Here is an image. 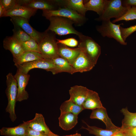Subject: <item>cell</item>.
Masks as SVG:
<instances>
[{
  "instance_id": "obj_26",
  "label": "cell",
  "mask_w": 136,
  "mask_h": 136,
  "mask_svg": "<svg viewBox=\"0 0 136 136\" xmlns=\"http://www.w3.org/2000/svg\"><path fill=\"white\" fill-rule=\"evenodd\" d=\"M60 110V114L70 113L78 115L84 109L82 106L79 105L69 99L62 104Z\"/></svg>"
},
{
  "instance_id": "obj_36",
  "label": "cell",
  "mask_w": 136,
  "mask_h": 136,
  "mask_svg": "<svg viewBox=\"0 0 136 136\" xmlns=\"http://www.w3.org/2000/svg\"><path fill=\"white\" fill-rule=\"evenodd\" d=\"M27 136H47L45 133L36 130L28 127L27 133Z\"/></svg>"
},
{
  "instance_id": "obj_15",
  "label": "cell",
  "mask_w": 136,
  "mask_h": 136,
  "mask_svg": "<svg viewBox=\"0 0 136 136\" xmlns=\"http://www.w3.org/2000/svg\"><path fill=\"white\" fill-rule=\"evenodd\" d=\"M95 65L81 51L72 66L77 72L83 73L90 71Z\"/></svg>"
},
{
  "instance_id": "obj_5",
  "label": "cell",
  "mask_w": 136,
  "mask_h": 136,
  "mask_svg": "<svg viewBox=\"0 0 136 136\" xmlns=\"http://www.w3.org/2000/svg\"><path fill=\"white\" fill-rule=\"evenodd\" d=\"M42 15L47 19L52 16H60L68 18L72 20L76 26H82L86 23L87 19L85 16L70 9L60 8L53 10L43 11Z\"/></svg>"
},
{
  "instance_id": "obj_39",
  "label": "cell",
  "mask_w": 136,
  "mask_h": 136,
  "mask_svg": "<svg viewBox=\"0 0 136 136\" xmlns=\"http://www.w3.org/2000/svg\"><path fill=\"white\" fill-rule=\"evenodd\" d=\"M113 136H126V135L124 132L121 130V128L120 130L115 133Z\"/></svg>"
},
{
  "instance_id": "obj_7",
  "label": "cell",
  "mask_w": 136,
  "mask_h": 136,
  "mask_svg": "<svg viewBox=\"0 0 136 136\" xmlns=\"http://www.w3.org/2000/svg\"><path fill=\"white\" fill-rule=\"evenodd\" d=\"M122 24H115L111 22L110 20H105L102 21L100 25L96 26V28L103 37L113 38L120 44L126 45L127 43L122 39L120 29L121 25Z\"/></svg>"
},
{
  "instance_id": "obj_35",
  "label": "cell",
  "mask_w": 136,
  "mask_h": 136,
  "mask_svg": "<svg viewBox=\"0 0 136 136\" xmlns=\"http://www.w3.org/2000/svg\"><path fill=\"white\" fill-rule=\"evenodd\" d=\"M121 128L126 136H136V127Z\"/></svg>"
},
{
  "instance_id": "obj_17",
  "label": "cell",
  "mask_w": 136,
  "mask_h": 136,
  "mask_svg": "<svg viewBox=\"0 0 136 136\" xmlns=\"http://www.w3.org/2000/svg\"><path fill=\"white\" fill-rule=\"evenodd\" d=\"M28 125L27 121L12 127H3L0 130L1 135L5 136H27Z\"/></svg>"
},
{
  "instance_id": "obj_9",
  "label": "cell",
  "mask_w": 136,
  "mask_h": 136,
  "mask_svg": "<svg viewBox=\"0 0 136 136\" xmlns=\"http://www.w3.org/2000/svg\"><path fill=\"white\" fill-rule=\"evenodd\" d=\"M10 20L13 24L20 27L26 33L34 39L39 44L46 35L47 31L40 32L33 28L29 24L28 20L20 17H11Z\"/></svg>"
},
{
  "instance_id": "obj_18",
  "label": "cell",
  "mask_w": 136,
  "mask_h": 136,
  "mask_svg": "<svg viewBox=\"0 0 136 136\" xmlns=\"http://www.w3.org/2000/svg\"><path fill=\"white\" fill-rule=\"evenodd\" d=\"M78 115L70 113L60 114L58 118L59 126L67 131L74 128L78 123Z\"/></svg>"
},
{
  "instance_id": "obj_13",
  "label": "cell",
  "mask_w": 136,
  "mask_h": 136,
  "mask_svg": "<svg viewBox=\"0 0 136 136\" xmlns=\"http://www.w3.org/2000/svg\"><path fill=\"white\" fill-rule=\"evenodd\" d=\"M89 89L82 86L75 85L71 87L69 90L70 100L77 104L82 106L86 99Z\"/></svg>"
},
{
  "instance_id": "obj_27",
  "label": "cell",
  "mask_w": 136,
  "mask_h": 136,
  "mask_svg": "<svg viewBox=\"0 0 136 136\" xmlns=\"http://www.w3.org/2000/svg\"><path fill=\"white\" fill-rule=\"evenodd\" d=\"M84 123L86 125L87 127H85L82 126V128L86 129L88 131L89 133L94 134L95 136H113L121 129V127L112 130L104 129L95 126H90L86 122Z\"/></svg>"
},
{
  "instance_id": "obj_40",
  "label": "cell",
  "mask_w": 136,
  "mask_h": 136,
  "mask_svg": "<svg viewBox=\"0 0 136 136\" xmlns=\"http://www.w3.org/2000/svg\"><path fill=\"white\" fill-rule=\"evenodd\" d=\"M63 136H81V135L80 134L77 133L75 134H71L69 135H66Z\"/></svg>"
},
{
  "instance_id": "obj_3",
  "label": "cell",
  "mask_w": 136,
  "mask_h": 136,
  "mask_svg": "<svg viewBox=\"0 0 136 136\" xmlns=\"http://www.w3.org/2000/svg\"><path fill=\"white\" fill-rule=\"evenodd\" d=\"M78 37L79 41L78 47L96 64L101 54L100 46L91 37L83 34Z\"/></svg>"
},
{
  "instance_id": "obj_22",
  "label": "cell",
  "mask_w": 136,
  "mask_h": 136,
  "mask_svg": "<svg viewBox=\"0 0 136 136\" xmlns=\"http://www.w3.org/2000/svg\"><path fill=\"white\" fill-rule=\"evenodd\" d=\"M82 106L84 109L92 110L104 107L100 101L98 94L96 92L90 89Z\"/></svg>"
},
{
  "instance_id": "obj_21",
  "label": "cell",
  "mask_w": 136,
  "mask_h": 136,
  "mask_svg": "<svg viewBox=\"0 0 136 136\" xmlns=\"http://www.w3.org/2000/svg\"><path fill=\"white\" fill-rule=\"evenodd\" d=\"M26 121L29 127L33 129L43 132L47 135L51 131L46 124L42 114L36 113L33 119Z\"/></svg>"
},
{
  "instance_id": "obj_28",
  "label": "cell",
  "mask_w": 136,
  "mask_h": 136,
  "mask_svg": "<svg viewBox=\"0 0 136 136\" xmlns=\"http://www.w3.org/2000/svg\"><path fill=\"white\" fill-rule=\"evenodd\" d=\"M120 111L124 116L122 121V128L136 127V113L130 112L127 107L122 109Z\"/></svg>"
},
{
  "instance_id": "obj_1",
  "label": "cell",
  "mask_w": 136,
  "mask_h": 136,
  "mask_svg": "<svg viewBox=\"0 0 136 136\" xmlns=\"http://www.w3.org/2000/svg\"><path fill=\"white\" fill-rule=\"evenodd\" d=\"M50 24L47 31H51L59 36L74 34L78 36L83 34L73 27L74 22L71 20L60 16H52L48 19Z\"/></svg>"
},
{
  "instance_id": "obj_37",
  "label": "cell",
  "mask_w": 136,
  "mask_h": 136,
  "mask_svg": "<svg viewBox=\"0 0 136 136\" xmlns=\"http://www.w3.org/2000/svg\"><path fill=\"white\" fill-rule=\"evenodd\" d=\"M122 5L125 6H130L136 7V0H122Z\"/></svg>"
},
{
  "instance_id": "obj_11",
  "label": "cell",
  "mask_w": 136,
  "mask_h": 136,
  "mask_svg": "<svg viewBox=\"0 0 136 136\" xmlns=\"http://www.w3.org/2000/svg\"><path fill=\"white\" fill-rule=\"evenodd\" d=\"M14 76L18 85L16 101L20 102L27 99L28 98V94L25 88L29 79L30 75L24 74L17 70Z\"/></svg>"
},
{
  "instance_id": "obj_23",
  "label": "cell",
  "mask_w": 136,
  "mask_h": 136,
  "mask_svg": "<svg viewBox=\"0 0 136 136\" xmlns=\"http://www.w3.org/2000/svg\"><path fill=\"white\" fill-rule=\"evenodd\" d=\"M56 66L51 72L55 74L62 72H66L72 74L77 72L76 70L66 60L60 57L52 59Z\"/></svg>"
},
{
  "instance_id": "obj_8",
  "label": "cell",
  "mask_w": 136,
  "mask_h": 136,
  "mask_svg": "<svg viewBox=\"0 0 136 136\" xmlns=\"http://www.w3.org/2000/svg\"><path fill=\"white\" fill-rule=\"evenodd\" d=\"M15 65L17 70L25 74H28L30 70L35 68L42 69L51 72L56 66L52 59L47 58Z\"/></svg>"
},
{
  "instance_id": "obj_19",
  "label": "cell",
  "mask_w": 136,
  "mask_h": 136,
  "mask_svg": "<svg viewBox=\"0 0 136 136\" xmlns=\"http://www.w3.org/2000/svg\"><path fill=\"white\" fill-rule=\"evenodd\" d=\"M60 8H67L74 10L85 16L87 10L83 0H57Z\"/></svg>"
},
{
  "instance_id": "obj_20",
  "label": "cell",
  "mask_w": 136,
  "mask_h": 136,
  "mask_svg": "<svg viewBox=\"0 0 136 136\" xmlns=\"http://www.w3.org/2000/svg\"><path fill=\"white\" fill-rule=\"evenodd\" d=\"M3 46L5 50L10 51L13 58L24 52L20 44L13 36H7L5 38L3 41Z\"/></svg>"
},
{
  "instance_id": "obj_34",
  "label": "cell",
  "mask_w": 136,
  "mask_h": 136,
  "mask_svg": "<svg viewBox=\"0 0 136 136\" xmlns=\"http://www.w3.org/2000/svg\"><path fill=\"white\" fill-rule=\"evenodd\" d=\"M0 2L4 7L6 12L11 10L18 5L16 0H0Z\"/></svg>"
},
{
  "instance_id": "obj_6",
  "label": "cell",
  "mask_w": 136,
  "mask_h": 136,
  "mask_svg": "<svg viewBox=\"0 0 136 136\" xmlns=\"http://www.w3.org/2000/svg\"><path fill=\"white\" fill-rule=\"evenodd\" d=\"M47 31L46 35L38 44L40 53L45 58L50 59L60 57L58 52L55 34L54 32L50 33Z\"/></svg>"
},
{
  "instance_id": "obj_16",
  "label": "cell",
  "mask_w": 136,
  "mask_h": 136,
  "mask_svg": "<svg viewBox=\"0 0 136 136\" xmlns=\"http://www.w3.org/2000/svg\"><path fill=\"white\" fill-rule=\"evenodd\" d=\"M90 118L91 119H97L103 121L106 125V129L108 130L117 129L120 127L113 123L108 116L106 109L104 107L92 110Z\"/></svg>"
},
{
  "instance_id": "obj_33",
  "label": "cell",
  "mask_w": 136,
  "mask_h": 136,
  "mask_svg": "<svg viewBox=\"0 0 136 136\" xmlns=\"http://www.w3.org/2000/svg\"><path fill=\"white\" fill-rule=\"evenodd\" d=\"M57 43H60L64 45L67 46L75 47L79 44L78 42L76 39L70 38L63 40L57 39Z\"/></svg>"
},
{
  "instance_id": "obj_31",
  "label": "cell",
  "mask_w": 136,
  "mask_h": 136,
  "mask_svg": "<svg viewBox=\"0 0 136 136\" xmlns=\"http://www.w3.org/2000/svg\"><path fill=\"white\" fill-rule=\"evenodd\" d=\"M128 8L126 12L120 18L115 19L112 22L115 23L121 20L126 21L136 19V7L128 6Z\"/></svg>"
},
{
  "instance_id": "obj_12",
  "label": "cell",
  "mask_w": 136,
  "mask_h": 136,
  "mask_svg": "<svg viewBox=\"0 0 136 136\" xmlns=\"http://www.w3.org/2000/svg\"><path fill=\"white\" fill-rule=\"evenodd\" d=\"M57 51L59 56L67 60L72 66L81 52L78 47L71 48L60 43H57Z\"/></svg>"
},
{
  "instance_id": "obj_2",
  "label": "cell",
  "mask_w": 136,
  "mask_h": 136,
  "mask_svg": "<svg viewBox=\"0 0 136 136\" xmlns=\"http://www.w3.org/2000/svg\"><path fill=\"white\" fill-rule=\"evenodd\" d=\"M7 88L5 93L8 99V104L6 109V112L9 114L12 121L14 122L17 119L15 108L18 91L17 81L12 73H9L6 76Z\"/></svg>"
},
{
  "instance_id": "obj_24",
  "label": "cell",
  "mask_w": 136,
  "mask_h": 136,
  "mask_svg": "<svg viewBox=\"0 0 136 136\" xmlns=\"http://www.w3.org/2000/svg\"><path fill=\"white\" fill-rule=\"evenodd\" d=\"M45 58H46L39 53L24 52L18 56L13 58V61L15 63V65H16L21 64Z\"/></svg>"
},
{
  "instance_id": "obj_29",
  "label": "cell",
  "mask_w": 136,
  "mask_h": 136,
  "mask_svg": "<svg viewBox=\"0 0 136 136\" xmlns=\"http://www.w3.org/2000/svg\"><path fill=\"white\" fill-rule=\"evenodd\" d=\"M13 24L14 27L13 29V36L20 43L28 41L32 38L20 27L14 24Z\"/></svg>"
},
{
  "instance_id": "obj_41",
  "label": "cell",
  "mask_w": 136,
  "mask_h": 136,
  "mask_svg": "<svg viewBox=\"0 0 136 136\" xmlns=\"http://www.w3.org/2000/svg\"><path fill=\"white\" fill-rule=\"evenodd\" d=\"M47 136H60L57 134H55L52 131L50 132L48 135Z\"/></svg>"
},
{
  "instance_id": "obj_14",
  "label": "cell",
  "mask_w": 136,
  "mask_h": 136,
  "mask_svg": "<svg viewBox=\"0 0 136 136\" xmlns=\"http://www.w3.org/2000/svg\"><path fill=\"white\" fill-rule=\"evenodd\" d=\"M37 9L17 5L11 10L7 11L3 17L17 16L29 20L36 13Z\"/></svg>"
},
{
  "instance_id": "obj_10",
  "label": "cell",
  "mask_w": 136,
  "mask_h": 136,
  "mask_svg": "<svg viewBox=\"0 0 136 136\" xmlns=\"http://www.w3.org/2000/svg\"><path fill=\"white\" fill-rule=\"evenodd\" d=\"M19 5L45 10H53L60 8L57 0H18Z\"/></svg>"
},
{
  "instance_id": "obj_32",
  "label": "cell",
  "mask_w": 136,
  "mask_h": 136,
  "mask_svg": "<svg viewBox=\"0 0 136 136\" xmlns=\"http://www.w3.org/2000/svg\"><path fill=\"white\" fill-rule=\"evenodd\" d=\"M120 29L122 38L125 41L129 36L136 31V24L126 28H123L121 26Z\"/></svg>"
},
{
  "instance_id": "obj_4",
  "label": "cell",
  "mask_w": 136,
  "mask_h": 136,
  "mask_svg": "<svg viewBox=\"0 0 136 136\" xmlns=\"http://www.w3.org/2000/svg\"><path fill=\"white\" fill-rule=\"evenodd\" d=\"M128 6H124L121 0H106V4L102 14L95 20L98 21L110 20L112 18L118 19L127 12Z\"/></svg>"
},
{
  "instance_id": "obj_25",
  "label": "cell",
  "mask_w": 136,
  "mask_h": 136,
  "mask_svg": "<svg viewBox=\"0 0 136 136\" xmlns=\"http://www.w3.org/2000/svg\"><path fill=\"white\" fill-rule=\"evenodd\" d=\"M106 2V0H89L84 1V4L87 11H94L99 16L104 11Z\"/></svg>"
},
{
  "instance_id": "obj_38",
  "label": "cell",
  "mask_w": 136,
  "mask_h": 136,
  "mask_svg": "<svg viewBox=\"0 0 136 136\" xmlns=\"http://www.w3.org/2000/svg\"><path fill=\"white\" fill-rule=\"evenodd\" d=\"M6 12V11L3 5L0 2V17H3L4 15Z\"/></svg>"
},
{
  "instance_id": "obj_30",
  "label": "cell",
  "mask_w": 136,
  "mask_h": 136,
  "mask_svg": "<svg viewBox=\"0 0 136 136\" xmlns=\"http://www.w3.org/2000/svg\"><path fill=\"white\" fill-rule=\"evenodd\" d=\"M20 43L24 52H33L40 53L38 44L32 38L28 41Z\"/></svg>"
}]
</instances>
